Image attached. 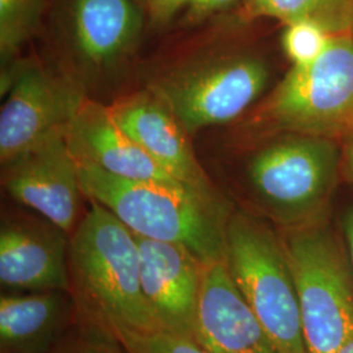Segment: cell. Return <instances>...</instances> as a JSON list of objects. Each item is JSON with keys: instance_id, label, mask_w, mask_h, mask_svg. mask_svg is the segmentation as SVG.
<instances>
[{"instance_id": "cell-14", "label": "cell", "mask_w": 353, "mask_h": 353, "mask_svg": "<svg viewBox=\"0 0 353 353\" xmlns=\"http://www.w3.org/2000/svg\"><path fill=\"white\" fill-rule=\"evenodd\" d=\"M110 108L117 122L168 174L191 189L217 194L195 159L185 128L156 96L139 94Z\"/></svg>"}, {"instance_id": "cell-7", "label": "cell", "mask_w": 353, "mask_h": 353, "mask_svg": "<svg viewBox=\"0 0 353 353\" xmlns=\"http://www.w3.org/2000/svg\"><path fill=\"white\" fill-rule=\"evenodd\" d=\"M268 68L250 55L201 61L163 77L152 89L185 131L224 125L245 113L265 90Z\"/></svg>"}, {"instance_id": "cell-10", "label": "cell", "mask_w": 353, "mask_h": 353, "mask_svg": "<svg viewBox=\"0 0 353 353\" xmlns=\"http://www.w3.org/2000/svg\"><path fill=\"white\" fill-rule=\"evenodd\" d=\"M137 241L141 290L156 321L163 330L194 336L204 274L210 265L178 243L140 236Z\"/></svg>"}, {"instance_id": "cell-5", "label": "cell", "mask_w": 353, "mask_h": 353, "mask_svg": "<svg viewBox=\"0 0 353 353\" xmlns=\"http://www.w3.org/2000/svg\"><path fill=\"white\" fill-rule=\"evenodd\" d=\"M224 263L280 353H306L299 296L280 233L252 214H232Z\"/></svg>"}, {"instance_id": "cell-12", "label": "cell", "mask_w": 353, "mask_h": 353, "mask_svg": "<svg viewBox=\"0 0 353 353\" xmlns=\"http://www.w3.org/2000/svg\"><path fill=\"white\" fill-rule=\"evenodd\" d=\"M194 338L207 353H280L224 262L207 265Z\"/></svg>"}, {"instance_id": "cell-17", "label": "cell", "mask_w": 353, "mask_h": 353, "mask_svg": "<svg viewBox=\"0 0 353 353\" xmlns=\"http://www.w3.org/2000/svg\"><path fill=\"white\" fill-rule=\"evenodd\" d=\"M248 17H270L284 24L307 20L332 36L350 34L353 0H243Z\"/></svg>"}, {"instance_id": "cell-26", "label": "cell", "mask_w": 353, "mask_h": 353, "mask_svg": "<svg viewBox=\"0 0 353 353\" xmlns=\"http://www.w3.org/2000/svg\"><path fill=\"white\" fill-rule=\"evenodd\" d=\"M335 353H353V336H351L348 341H344Z\"/></svg>"}, {"instance_id": "cell-2", "label": "cell", "mask_w": 353, "mask_h": 353, "mask_svg": "<svg viewBox=\"0 0 353 353\" xmlns=\"http://www.w3.org/2000/svg\"><path fill=\"white\" fill-rule=\"evenodd\" d=\"M84 195L132 233L185 246L205 265L224 262L230 211L217 194L181 183L134 181L77 163Z\"/></svg>"}, {"instance_id": "cell-21", "label": "cell", "mask_w": 353, "mask_h": 353, "mask_svg": "<svg viewBox=\"0 0 353 353\" xmlns=\"http://www.w3.org/2000/svg\"><path fill=\"white\" fill-rule=\"evenodd\" d=\"M54 353H126L112 331L76 318L75 325Z\"/></svg>"}, {"instance_id": "cell-23", "label": "cell", "mask_w": 353, "mask_h": 353, "mask_svg": "<svg viewBox=\"0 0 353 353\" xmlns=\"http://www.w3.org/2000/svg\"><path fill=\"white\" fill-rule=\"evenodd\" d=\"M343 233L353 271V207H350L343 216Z\"/></svg>"}, {"instance_id": "cell-25", "label": "cell", "mask_w": 353, "mask_h": 353, "mask_svg": "<svg viewBox=\"0 0 353 353\" xmlns=\"http://www.w3.org/2000/svg\"><path fill=\"white\" fill-rule=\"evenodd\" d=\"M236 0H190L191 4L201 7L203 10H219L225 8Z\"/></svg>"}, {"instance_id": "cell-16", "label": "cell", "mask_w": 353, "mask_h": 353, "mask_svg": "<svg viewBox=\"0 0 353 353\" xmlns=\"http://www.w3.org/2000/svg\"><path fill=\"white\" fill-rule=\"evenodd\" d=\"M68 4L71 41L89 67H112L135 48L143 20L132 0H70Z\"/></svg>"}, {"instance_id": "cell-4", "label": "cell", "mask_w": 353, "mask_h": 353, "mask_svg": "<svg viewBox=\"0 0 353 353\" xmlns=\"http://www.w3.org/2000/svg\"><path fill=\"white\" fill-rule=\"evenodd\" d=\"M341 163L336 140L290 132L252 156L249 185L281 229L303 227L326 220Z\"/></svg>"}, {"instance_id": "cell-8", "label": "cell", "mask_w": 353, "mask_h": 353, "mask_svg": "<svg viewBox=\"0 0 353 353\" xmlns=\"http://www.w3.org/2000/svg\"><path fill=\"white\" fill-rule=\"evenodd\" d=\"M87 99L71 80L37 64L11 81L0 112V161L7 165L57 132L67 131Z\"/></svg>"}, {"instance_id": "cell-13", "label": "cell", "mask_w": 353, "mask_h": 353, "mask_svg": "<svg viewBox=\"0 0 353 353\" xmlns=\"http://www.w3.org/2000/svg\"><path fill=\"white\" fill-rule=\"evenodd\" d=\"M65 139L77 163L126 179L181 183L127 134L110 106L85 100L67 128Z\"/></svg>"}, {"instance_id": "cell-11", "label": "cell", "mask_w": 353, "mask_h": 353, "mask_svg": "<svg viewBox=\"0 0 353 353\" xmlns=\"http://www.w3.org/2000/svg\"><path fill=\"white\" fill-rule=\"evenodd\" d=\"M70 234L46 219L12 217L0 228L3 290H68Z\"/></svg>"}, {"instance_id": "cell-6", "label": "cell", "mask_w": 353, "mask_h": 353, "mask_svg": "<svg viewBox=\"0 0 353 353\" xmlns=\"http://www.w3.org/2000/svg\"><path fill=\"white\" fill-rule=\"evenodd\" d=\"M280 131L344 140L353 134V36H334L307 65H292L259 112Z\"/></svg>"}, {"instance_id": "cell-9", "label": "cell", "mask_w": 353, "mask_h": 353, "mask_svg": "<svg viewBox=\"0 0 353 353\" xmlns=\"http://www.w3.org/2000/svg\"><path fill=\"white\" fill-rule=\"evenodd\" d=\"M3 185L16 202L70 236L83 217L81 199L85 195L65 131L39 141L3 165Z\"/></svg>"}, {"instance_id": "cell-1", "label": "cell", "mask_w": 353, "mask_h": 353, "mask_svg": "<svg viewBox=\"0 0 353 353\" xmlns=\"http://www.w3.org/2000/svg\"><path fill=\"white\" fill-rule=\"evenodd\" d=\"M89 202L70 236L68 292L76 318L112 332L163 330L141 290L137 236L101 204Z\"/></svg>"}, {"instance_id": "cell-24", "label": "cell", "mask_w": 353, "mask_h": 353, "mask_svg": "<svg viewBox=\"0 0 353 353\" xmlns=\"http://www.w3.org/2000/svg\"><path fill=\"white\" fill-rule=\"evenodd\" d=\"M341 160L344 163L345 173L348 174L350 179L353 182V134L343 140Z\"/></svg>"}, {"instance_id": "cell-20", "label": "cell", "mask_w": 353, "mask_h": 353, "mask_svg": "<svg viewBox=\"0 0 353 353\" xmlns=\"http://www.w3.org/2000/svg\"><path fill=\"white\" fill-rule=\"evenodd\" d=\"M334 36L316 23L300 20L285 24L283 49L292 65H307L326 51Z\"/></svg>"}, {"instance_id": "cell-22", "label": "cell", "mask_w": 353, "mask_h": 353, "mask_svg": "<svg viewBox=\"0 0 353 353\" xmlns=\"http://www.w3.org/2000/svg\"><path fill=\"white\" fill-rule=\"evenodd\" d=\"M148 11L157 21H165L190 0H143Z\"/></svg>"}, {"instance_id": "cell-3", "label": "cell", "mask_w": 353, "mask_h": 353, "mask_svg": "<svg viewBox=\"0 0 353 353\" xmlns=\"http://www.w3.org/2000/svg\"><path fill=\"white\" fill-rule=\"evenodd\" d=\"M294 279L306 353H335L353 336V271L327 221L281 229Z\"/></svg>"}, {"instance_id": "cell-18", "label": "cell", "mask_w": 353, "mask_h": 353, "mask_svg": "<svg viewBox=\"0 0 353 353\" xmlns=\"http://www.w3.org/2000/svg\"><path fill=\"white\" fill-rule=\"evenodd\" d=\"M43 0H0V50L8 59L37 30Z\"/></svg>"}, {"instance_id": "cell-19", "label": "cell", "mask_w": 353, "mask_h": 353, "mask_svg": "<svg viewBox=\"0 0 353 353\" xmlns=\"http://www.w3.org/2000/svg\"><path fill=\"white\" fill-rule=\"evenodd\" d=\"M113 334L126 353H207L194 336L166 330L143 332L121 328Z\"/></svg>"}, {"instance_id": "cell-15", "label": "cell", "mask_w": 353, "mask_h": 353, "mask_svg": "<svg viewBox=\"0 0 353 353\" xmlns=\"http://www.w3.org/2000/svg\"><path fill=\"white\" fill-rule=\"evenodd\" d=\"M75 322L68 290H3L0 353H54Z\"/></svg>"}, {"instance_id": "cell-27", "label": "cell", "mask_w": 353, "mask_h": 353, "mask_svg": "<svg viewBox=\"0 0 353 353\" xmlns=\"http://www.w3.org/2000/svg\"><path fill=\"white\" fill-rule=\"evenodd\" d=\"M350 34H352L353 36V21H352V28H351V33Z\"/></svg>"}]
</instances>
